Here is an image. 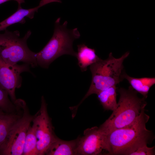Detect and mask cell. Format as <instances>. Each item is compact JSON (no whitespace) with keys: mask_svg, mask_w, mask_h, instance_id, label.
<instances>
[{"mask_svg":"<svg viewBox=\"0 0 155 155\" xmlns=\"http://www.w3.org/2000/svg\"><path fill=\"white\" fill-rule=\"evenodd\" d=\"M3 112L1 109H0V113H1Z\"/></svg>","mask_w":155,"mask_h":155,"instance_id":"cell-21","label":"cell"},{"mask_svg":"<svg viewBox=\"0 0 155 155\" xmlns=\"http://www.w3.org/2000/svg\"><path fill=\"white\" fill-rule=\"evenodd\" d=\"M120 97L116 108L110 117L99 127L105 135L115 129L127 126L135 122L147 105L145 99L141 98L131 86L118 90Z\"/></svg>","mask_w":155,"mask_h":155,"instance_id":"cell-2","label":"cell"},{"mask_svg":"<svg viewBox=\"0 0 155 155\" xmlns=\"http://www.w3.org/2000/svg\"><path fill=\"white\" fill-rule=\"evenodd\" d=\"M76 57L78 64L82 72L87 70V67L99 60L94 49L88 47L84 44L78 45Z\"/></svg>","mask_w":155,"mask_h":155,"instance_id":"cell-13","label":"cell"},{"mask_svg":"<svg viewBox=\"0 0 155 155\" xmlns=\"http://www.w3.org/2000/svg\"><path fill=\"white\" fill-rule=\"evenodd\" d=\"M78 138L76 155H100L104 150V136L99 127L94 126L86 129L83 136Z\"/></svg>","mask_w":155,"mask_h":155,"instance_id":"cell-9","label":"cell"},{"mask_svg":"<svg viewBox=\"0 0 155 155\" xmlns=\"http://www.w3.org/2000/svg\"><path fill=\"white\" fill-rule=\"evenodd\" d=\"M30 66L24 63L10 65L0 56V85L7 92L13 102L17 99L16 89L21 86L22 80L21 74L24 72H31Z\"/></svg>","mask_w":155,"mask_h":155,"instance_id":"cell-8","label":"cell"},{"mask_svg":"<svg viewBox=\"0 0 155 155\" xmlns=\"http://www.w3.org/2000/svg\"><path fill=\"white\" fill-rule=\"evenodd\" d=\"M130 84L131 86L137 92L141 94L146 99L151 87L155 84V78L132 77L126 73L124 76Z\"/></svg>","mask_w":155,"mask_h":155,"instance_id":"cell-14","label":"cell"},{"mask_svg":"<svg viewBox=\"0 0 155 155\" xmlns=\"http://www.w3.org/2000/svg\"><path fill=\"white\" fill-rule=\"evenodd\" d=\"M32 123L37 139V155H45L48 148L57 137L54 133L43 96L41 98L40 108L33 115Z\"/></svg>","mask_w":155,"mask_h":155,"instance_id":"cell-7","label":"cell"},{"mask_svg":"<svg viewBox=\"0 0 155 155\" xmlns=\"http://www.w3.org/2000/svg\"><path fill=\"white\" fill-rule=\"evenodd\" d=\"M117 89L116 86H114L96 94L98 100L105 110L113 111L116 108L117 103Z\"/></svg>","mask_w":155,"mask_h":155,"instance_id":"cell-15","label":"cell"},{"mask_svg":"<svg viewBox=\"0 0 155 155\" xmlns=\"http://www.w3.org/2000/svg\"><path fill=\"white\" fill-rule=\"evenodd\" d=\"M33 117L24 101L20 116L13 125L0 148V155H22L25 139Z\"/></svg>","mask_w":155,"mask_h":155,"instance_id":"cell-6","label":"cell"},{"mask_svg":"<svg viewBox=\"0 0 155 155\" xmlns=\"http://www.w3.org/2000/svg\"><path fill=\"white\" fill-rule=\"evenodd\" d=\"M142 111L136 120L131 125L113 130L104 136V150L107 155H123L136 143L146 141L151 142L154 139L152 131L146 129L150 117Z\"/></svg>","mask_w":155,"mask_h":155,"instance_id":"cell-1","label":"cell"},{"mask_svg":"<svg viewBox=\"0 0 155 155\" xmlns=\"http://www.w3.org/2000/svg\"><path fill=\"white\" fill-rule=\"evenodd\" d=\"M22 155H37V138L34 128L31 125L25 139Z\"/></svg>","mask_w":155,"mask_h":155,"instance_id":"cell-16","label":"cell"},{"mask_svg":"<svg viewBox=\"0 0 155 155\" xmlns=\"http://www.w3.org/2000/svg\"><path fill=\"white\" fill-rule=\"evenodd\" d=\"M7 92L0 85V109L5 113L15 111L17 108L16 103L9 98Z\"/></svg>","mask_w":155,"mask_h":155,"instance_id":"cell-18","label":"cell"},{"mask_svg":"<svg viewBox=\"0 0 155 155\" xmlns=\"http://www.w3.org/2000/svg\"><path fill=\"white\" fill-rule=\"evenodd\" d=\"M17 108L11 113H0V148L4 142L13 125L20 116L22 110L23 102L19 100L16 103Z\"/></svg>","mask_w":155,"mask_h":155,"instance_id":"cell-10","label":"cell"},{"mask_svg":"<svg viewBox=\"0 0 155 155\" xmlns=\"http://www.w3.org/2000/svg\"><path fill=\"white\" fill-rule=\"evenodd\" d=\"M127 52L121 57H114L110 53L107 59H100L90 65L92 75V81L90 88L79 104L78 107L88 97L93 94L99 92L114 86H116L124 79L126 73L123 62L129 55Z\"/></svg>","mask_w":155,"mask_h":155,"instance_id":"cell-3","label":"cell"},{"mask_svg":"<svg viewBox=\"0 0 155 155\" xmlns=\"http://www.w3.org/2000/svg\"><path fill=\"white\" fill-rule=\"evenodd\" d=\"M52 2H58L61 3V0H41L39 6L40 7L47 4Z\"/></svg>","mask_w":155,"mask_h":155,"instance_id":"cell-19","label":"cell"},{"mask_svg":"<svg viewBox=\"0 0 155 155\" xmlns=\"http://www.w3.org/2000/svg\"><path fill=\"white\" fill-rule=\"evenodd\" d=\"M148 142L144 141L138 142L132 146L123 153L126 155H155V147L147 146Z\"/></svg>","mask_w":155,"mask_h":155,"instance_id":"cell-17","label":"cell"},{"mask_svg":"<svg viewBox=\"0 0 155 155\" xmlns=\"http://www.w3.org/2000/svg\"><path fill=\"white\" fill-rule=\"evenodd\" d=\"M40 7L38 5L34 8L25 9L22 8L21 5H18L15 12L0 22V32L5 30L7 27L16 23L24 24L26 22V17L31 19L33 18L35 13L37 12Z\"/></svg>","mask_w":155,"mask_h":155,"instance_id":"cell-12","label":"cell"},{"mask_svg":"<svg viewBox=\"0 0 155 155\" xmlns=\"http://www.w3.org/2000/svg\"><path fill=\"white\" fill-rule=\"evenodd\" d=\"M5 31L3 33L0 34V56L2 59L11 65L22 62L32 67L37 66L36 53L31 51L27 44L31 31H28L22 38L20 37L18 30Z\"/></svg>","mask_w":155,"mask_h":155,"instance_id":"cell-5","label":"cell"},{"mask_svg":"<svg viewBox=\"0 0 155 155\" xmlns=\"http://www.w3.org/2000/svg\"><path fill=\"white\" fill-rule=\"evenodd\" d=\"M60 20V18L56 20L52 37L42 49L36 53L37 65L44 68H48L53 61L62 55L76 57L77 53L73 48V42L79 38L80 34L77 28L68 29L67 21L61 24Z\"/></svg>","mask_w":155,"mask_h":155,"instance_id":"cell-4","label":"cell"},{"mask_svg":"<svg viewBox=\"0 0 155 155\" xmlns=\"http://www.w3.org/2000/svg\"><path fill=\"white\" fill-rule=\"evenodd\" d=\"M11 0L17 1L18 4V5H21V4L25 2V0H0V5L7 1Z\"/></svg>","mask_w":155,"mask_h":155,"instance_id":"cell-20","label":"cell"},{"mask_svg":"<svg viewBox=\"0 0 155 155\" xmlns=\"http://www.w3.org/2000/svg\"><path fill=\"white\" fill-rule=\"evenodd\" d=\"M78 138L65 141L57 137L46 150V155H76Z\"/></svg>","mask_w":155,"mask_h":155,"instance_id":"cell-11","label":"cell"}]
</instances>
